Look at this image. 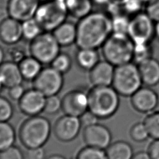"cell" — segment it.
<instances>
[{"mask_svg":"<svg viewBox=\"0 0 159 159\" xmlns=\"http://www.w3.org/2000/svg\"><path fill=\"white\" fill-rule=\"evenodd\" d=\"M34 88L46 97L58 94L64 84L63 75L53 67L43 68L38 76L32 81Z\"/></svg>","mask_w":159,"mask_h":159,"instance_id":"9c48e42d","label":"cell"},{"mask_svg":"<svg viewBox=\"0 0 159 159\" xmlns=\"http://www.w3.org/2000/svg\"><path fill=\"white\" fill-rule=\"evenodd\" d=\"M125 1V0H111V1H112V2H116V3L121 4V5L123 4V2H124Z\"/></svg>","mask_w":159,"mask_h":159,"instance_id":"c3c4849f","label":"cell"},{"mask_svg":"<svg viewBox=\"0 0 159 159\" xmlns=\"http://www.w3.org/2000/svg\"><path fill=\"white\" fill-rule=\"evenodd\" d=\"M144 4H145L141 0H125L122 6L125 14L132 16L142 12V9Z\"/></svg>","mask_w":159,"mask_h":159,"instance_id":"e575fe53","label":"cell"},{"mask_svg":"<svg viewBox=\"0 0 159 159\" xmlns=\"http://www.w3.org/2000/svg\"><path fill=\"white\" fill-rule=\"evenodd\" d=\"M155 38H157L159 40V21L155 22Z\"/></svg>","mask_w":159,"mask_h":159,"instance_id":"bcb514c9","label":"cell"},{"mask_svg":"<svg viewBox=\"0 0 159 159\" xmlns=\"http://www.w3.org/2000/svg\"><path fill=\"white\" fill-rule=\"evenodd\" d=\"M82 127L78 117L64 114L55 122L53 132L55 137L59 141L70 142L78 136Z\"/></svg>","mask_w":159,"mask_h":159,"instance_id":"8fae6325","label":"cell"},{"mask_svg":"<svg viewBox=\"0 0 159 159\" xmlns=\"http://www.w3.org/2000/svg\"><path fill=\"white\" fill-rule=\"evenodd\" d=\"M45 159H67L64 156L60 154H52L48 157H46Z\"/></svg>","mask_w":159,"mask_h":159,"instance_id":"ee69618b","label":"cell"},{"mask_svg":"<svg viewBox=\"0 0 159 159\" xmlns=\"http://www.w3.org/2000/svg\"><path fill=\"white\" fill-rule=\"evenodd\" d=\"M16 133L12 124L8 122H0V152L14 145Z\"/></svg>","mask_w":159,"mask_h":159,"instance_id":"d4e9b609","label":"cell"},{"mask_svg":"<svg viewBox=\"0 0 159 159\" xmlns=\"http://www.w3.org/2000/svg\"><path fill=\"white\" fill-rule=\"evenodd\" d=\"M15 45H12V47L9 50L8 55L11 59V61H14L16 63H19L27 55H26V52L23 47Z\"/></svg>","mask_w":159,"mask_h":159,"instance_id":"74e56055","label":"cell"},{"mask_svg":"<svg viewBox=\"0 0 159 159\" xmlns=\"http://www.w3.org/2000/svg\"><path fill=\"white\" fill-rule=\"evenodd\" d=\"M0 79L4 88L22 84L24 80L18 63L11 60L4 61L0 65Z\"/></svg>","mask_w":159,"mask_h":159,"instance_id":"d6986e66","label":"cell"},{"mask_svg":"<svg viewBox=\"0 0 159 159\" xmlns=\"http://www.w3.org/2000/svg\"><path fill=\"white\" fill-rule=\"evenodd\" d=\"M68 14L80 19L92 12V0H65Z\"/></svg>","mask_w":159,"mask_h":159,"instance_id":"cb8c5ba5","label":"cell"},{"mask_svg":"<svg viewBox=\"0 0 159 159\" xmlns=\"http://www.w3.org/2000/svg\"><path fill=\"white\" fill-rule=\"evenodd\" d=\"M46 96L35 88L26 89L18 101L20 112L28 117L40 115L43 112Z\"/></svg>","mask_w":159,"mask_h":159,"instance_id":"5bb4252c","label":"cell"},{"mask_svg":"<svg viewBox=\"0 0 159 159\" xmlns=\"http://www.w3.org/2000/svg\"><path fill=\"white\" fill-rule=\"evenodd\" d=\"M82 127H86L98 122L99 118L89 110L86 111L80 117Z\"/></svg>","mask_w":159,"mask_h":159,"instance_id":"ab89813d","label":"cell"},{"mask_svg":"<svg viewBox=\"0 0 159 159\" xmlns=\"http://www.w3.org/2000/svg\"><path fill=\"white\" fill-rule=\"evenodd\" d=\"M76 45L78 48H101L112 34L111 17L104 12H91L76 24Z\"/></svg>","mask_w":159,"mask_h":159,"instance_id":"6da1fadb","label":"cell"},{"mask_svg":"<svg viewBox=\"0 0 159 159\" xmlns=\"http://www.w3.org/2000/svg\"><path fill=\"white\" fill-rule=\"evenodd\" d=\"M25 159H45V150L42 147L27 149Z\"/></svg>","mask_w":159,"mask_h":159,"instance_id":"60d3db41","label":"cell"},{"mask_svg":"<svg viewBox=\"0 0 159 159\" xmlns=\"http://www.w3.org/2000/svg\"><path fill=\"white\" fill-rule=\"evenodd\" d=\"M150 137L152 139H159V110H155L147 114L143 120Z\"/></svg>","mask_w":159,"mask_h":159,"instance_id":"4316f807","label":"cell"},{"mask_svg":"<svg viewBox=\"0 0 159 159\" xmlns=\"http://www.w3.org/2000/svg\"><path fill=\"white\" fill-rule=\"evenodd\" d=\"M112 139L110 129L99 122L83 129V139L87 146L106 150L112 143Z\"/></svg>","mask_w":159,"mask_h":159,"instance_id":"4fadbf2b","label":"cell"},{"mask_svg":"<svg viewBox=\"0 0 159 159\" xmlns=\"http://www.w3.org/2000/svg\"><path fill=\"white\" fill-rule=\"evenodd\" d=\"M129 135L131 139L137 143L145 142L150 138L143 122H139L133 124L130 129Z\"/></svg>","mask_w":159,"mask_h":159,"instance_id":"4dcf8cb0","label":"cell"},{"mask_svg":"<svg viewBox=\"0 0 159 159\" xmlns=\"http://www.w3.org/2000/svg\"><path fill=\"white\" fill-rule=\"evenodd\" d=\"M155 22L145 12L131 16L128 35L134 44L152 43L155 34Z\"/></svg>","mask_w":159,"mask_h":159,"instance_id":"ba28073f","label":"cell"},{"mask_svg":"<svg viewBox=\"0 0 159 159\" xmlns=\"http://www.w3.org/2000/svg\"><path fill=\"white\" fill-rule=\"evenodd\" d=\"M0 159H25L22 150L16 145L0 152Z\"/></svg>","mask_w":159,"mask_h":159,"instance_id":"d590c367","label":"cell"},{"mask_svg":"<svg viewBox=\"0 0 159 159\" xmlns=\"http://www.w3.org/2000/svg\"><path fill=\"white\" fill-rule=\"evenodd\" d=\"M4 57H5V52L2 48L0 46V65L4 61Z\"/></svg>","mask_w":159,"mask_h":159,"instance_id":"7dc6e473","label":"cell"},{"mask_svg":"<svg viewBox=\"0 0 159 159\" xmlns=\"http://www.w3.org/2000/svg\"><path fill=\"white\" fill-rule=\"evenodd\" d=\"M51 132L52 125L48 119L40 115L30 116L21 124L19 138L26 149L42 147L48 142Z\"/></svg>","mask_w":159,"mask_h":159,"instance_id":"3957f363","label":"cell"},{"mask_svg":"<svg viewBox=\"0 0 159 159\" xmlns=\"http://www.w3.org/2000/svg\"><path fill=\"white\" fill-rule=\"evenodd\" d=\"M52 33L61 47H68L75 44L76 40V24L71 22L65 21Z\"/></svg>","mask_w":159,"mask_h":159,"instance_id":"ffe728a7","label":"cell"},{"mask_svg":"<svg viewBox=\"0 0 159 159\" xmlns=\"http://www.w3.org/2000/svg\"><path fill=\"white\" fill-rule=\"evenodd\" d=\"M43 31L34 17L22 22V37L29 42L38 37Z\"/></svg>","mask_w":159,"mask_h":159,"instance_id":"484cf974","label":"cell"},{"mask_svg":"<svg viewBox=\"0 0 159 159\" xmlns=\"http://www.w3.org/2000/svg\"><path fill=\"white\" fill-rule=\"evenodd\" d=\"M61 46L51 32H42L30 42L29 52L31 56L42 65H50L61 52Z\"/></svg>","mask_w":159,"mask_h":159,"instance_id":"52a82bcc","label":"cell"},{"mask_svg":"<svg viewBox=\"0 0 159 159\" xmlns=\"http://www.w3.org/2000/svg\"><path fill=\"white\" fill-rule=\"evenodd\" d=\"M14 107L11 101L0 96V122H8L13 116Z\"/></svg>","mask_w":159,"mask_h":159,"instance_id":"836d02e7","label":"cell"},{"mask_svg":"<svg viewBox=\"0 0 159 159\" xmlns=\"http://www.w3.org/2000/svg\"><path fill=\"white\" fill-rule=\"evenodd\" d=\"M26 89L22 84H19L8 88V96L9 98L15 101H19L25 93Z\"/></svg>","mask_w":159,"mask_h":159,"instance_id":"f35d334b","label":"cell"},{"mask_svg":"<svg viewBox=\"0 0 159 159\" xmlns=\"http://www.w3.org/2000/svg\"><path fill=\"white\" fill-rule=\"evenodd\" d=\"M62 101L58 94L46 97L43 112L48 115H55L61 110Z\"/></svg>","mask_w":159,"mask_h":159,"instance_id":"d6a6232c","label":"cell"},{"mask_svg":"<svg viewBox=\"0 0 159 159\" xmlns=\"http://www.w3.org/2000/svg\"><path fill=\"white\" fill-rule=\"evenodd\" d=\"M93 4L98 5H106L109 4L111 0H92Z\"/></svg>","mask_w":159,"mask_h":159,"instance_id":"f6af8a7d","label":"cell"},{"mask_svg":"<svg viewBox=\"0 0 159 159\" xmlns=\"http://www.w3.org/2000/svg\"><path fill=\"white\" fill-rule=\"evenodd\" d=\"M88 90L78 88L67 92L61 98L63 112L80 117L88 111L89 108Z\"/></svg>","mask_w":159,"mask_h":159,"instance_id":"30bf717a","label":"cell"},{"mask_svg":"<svg viewBox=\"0 0 159 159\" xmlns=\"http://www.w3.org/2000/svg\"><path fill=\"white\" fill-rule=\"evenodd\" d=\"M155 22L159 21V0H151L145 4V11Z\"/></svg>","mask_w":159,"mask_h":159,"instance_id":"8d00e7d4","label":"cell"},{"mask_svg":"<svg viewBox=\"0 0 159 159\" xmlns=\"http://www.w3.org/2000/svg\"><path fill=\"white\" fill-rule=\"evenodd\" d=\"M153 48L151 43L134 44L133 62L137 65L142 61L152 57Z\"/></svg>","mask_w":159,"mask_h":159,"instance_id":"1f68e13d","label":"cell"},{"mask_svg":"<svg viewBox=\"0 0 159 159\" xmlns=\"http://www.w3.org/2000/svg\"><path fill=\"white\" fill-rule=\"evenodd\" d=\"M147 152L152 159H159V139H152L148 146Z\"/></svg>","mask_w":159,"mask_h":159,"instance_id":"b9f144b4","label":"cell"},{"mask_svg":"<svg viewBox=\"0 0 159 159\" xmlns=\"http://www.w3.org/2000/svg\"><path fill=\"white\" fill-rule=\"evenodd\" d=\"M101 48L104 59L114 66L133 61L134 43L128 35L112 33Z\"/></svg>","mask_w":159,"mask_h":159,"instance_id":"277c9868","label":"cell"},{"mask_svg":"<svg viewBox=\"0 0 159 159\" xmlns=\"http://www.w3.org/2000/svg\"><path fill=\"white\" fill-rule=\"evenodd\" d=\"M22 22L7 16L0 21V41L7 45L17 44L22 39Z\"/></svg>","mask_w":159,"mask_h":159,"instance_id":"2e32d148","label":"cell"},{"mask_svg":"<svg viewBox=\"0 0 159 159\" xmlns=\"http://www.w3.org/2000/svg\"><path fill=\"white\" fill-rule=\"evenodd\" d=\"M143 84L153 87L159 84V61L150 57L137 64Z\"/></svg>","mask_w":159,"mask_h":159,"instance_id":"ac0fdd59","label":"cell"},{"mask_svg":"<svg viewBox=\"0 0 159 159\" xmlns=\"http://www.w3.org/2000/svg\"><path fill=\"white\" fill-rule=\"evenodd\" d=\"M18 65L23 79L29 81H33L43 68V65L31 55L25 57Z\"/></svg>","mask_w":159,"mask_h":159,"instance_id":"603a6c76","label":"cell"},{"mask_svg":"<svg viewBox=\"0 0 159 159\" xmlns=\"http://www.w3.org/2000/svg\"><path fill=\"white\" fill-rule=\"evenodd\" d=\"M130 98L134 110L142 114H147L155 111L159 103L158 93L147 86H141Z\"/></svg>","mask_w":159,"mask_h":159,"instance_id":"7c38bea8","label":"cell"},{"mask_svg":"<svg viewBox=\"0 0 159 159\" xmlns=\"http://www.w3.org/2000/svg\"><path fill=\"white\" fill-rule=\"evenodd\" d=\"M120 96L112 86H93L88 90V110L99 120L109 119L118 111Z\"/></svg>","mask_w":159,"mask_h":159,"instance_id":"7a4b0ae2","label":"cell"},{"mask_svg":"<svg viewBox=\"0 0 159 159\" xmlns=\"http://www.w3.org/2000/svg\"><path fill=\"white\" fill-rule=\"evenodd\" d=\"M115 66L107 61L100 60L89 71V80L91 84L97 86H111Z\"/></svg>","mask_w":159,"mask_h":159,"instance_id":"e0dca14e","label":"cell"},{"mask_svg":"<svg viewBox=\"0 0 159 159\" xmlns=\"http://www.w3.org/2000/svg\"><path fill=\"white\" fill-rule=\"evenodd\" d=\"M40 2H45V1H49V0H39Z\"/></svg>","mask_w":159,"mask_h":159,"instance_id":"816d5d0a","label":"cell"},{"mask_svg":"<svg viewBox=\"0 0 159 159\" xmlns=\"http://www.w3.org/2000/svg\"><path fill=\"white\" fill-rule=\"evenodd\" d=\"M73 64L70 55L65 52H60L52 61L50 66L63 75L67 73Z\"/></svg>","mask_w":159,"mask_h":159,"instance_id":"f1b7e54d","label":"cell"},{"mask_svg":"<svg viewBox=\"0 0 159 159\" xmlns=\"http://www.w3.org/2000/svg\"><path fill=\"white\" fill-rule=\"evenodd\" d=\"M75 61L81 70L89 71L99 61V55L96 49L78 48Z\"/></svg>","mask_w":159,"mask_h":159,"instance_id":"7402d4cb","label":"cell"},{"mask_svg":"<svg viewBox=\"0 0 159 159\" xmlns=\"http://www.w3.org/2000/svg\"><path fill=\"white\" fill-rule=\"evenodd\" d=\"M142 84L138 66L134 62L115 66L111 86L120 96L130 97Z\"/></svg>","mask_w":159,"mask_h":159,"instance_id":"5b68a950","label":"cell"},{"mask_svg":"<svg viewBox=\"0 0 159 159\" xmlns=\"http://www.w3.org/2000/svg\"><path fill=\"white\" fill-rule=\"evenodd\" d=\"M106 152L107 159H132L134 154L132 145L122 140L112 142Z\"/></svg>","mask_w":159,"mask_h":159,"instance_id":"44dd1931","label":"cell"},{"mask_svg":"<svg viewBox=\"0 0 159 159\" xmlns=\"http://www.w3.org/2000/svg\"><path fill=\"white\" fill-rule=\"evenodd\" d=\"M68 15L65 0H49L40 4L34 18L43 31L52 32L66 21Z\"/></svg>","mask_w":159,"mask_h":159,"instance_id":"8992f818","label":"cell"},{"mask_svg":"<svg viewBox=\"0 0 159 159\" xmlns=\"http://www.w3.org/2000/svg\"><path fill=\"white\" fill-rule=\"evenodd\" d=\"M39 5V0H8L6 7L7 15L23 22L34 17Z\"/></svg>","mask_w":159,"mask_h":159,"instance_id":"9a60e30c","label":"cell"},{"mask_svg":"<svg viewBox=\"0 0 159 159\" xmlns=\"http://www.w3.org/2000/svg\"><path fill=\"white\" fill-rule=\"evenodd\" d=\"M4 88V86H3L1 80V79H0V94H1V93L2 89V88Z\"/></svg>","mask_w":159,"mask_h":159,"instance_id":"681fc988","label":"cell"},{"mask_svg":"<svg viewBox=\"0 0 159 159\" xmlns=\"http://www.w3.org/2000/svg\"><path fill=\"white\" fill-rule=\"evenodd\" d=\"M141 1H142L145 4H146L147 2H149V1H151V0H141Z\"/></svg>","mask_w":159,"mask_h":159,"instance_id":"f907efd6","label":"cell"},{"mask_svg":"<svg viewBox=\"0 0 159 159\" xmlns=\"http://www.w3.org/2000/svg\"><path fill=\"white\" fill-rule=\"evenodd\" d=\"M76 159H107L106 150L86 145L78 152Z\"/></svg>","mask_w":159,"mask_h":159,"instance_id":"f546056e","label":"cell"},{"mask_svg":"<svg viewBox=\"0 0 159 159\" xmlns=\"http://www.w3.org/2000/svg\"><path fill=\"white\" fill-rule=\"evenodd\" d=\"M132 159H152L150 154L147 151H139L134 153Z\"/></svg>","mask_w":159,"mask_h":159,"instance_id":"7bdbcfd3","label":"cell"},{"mask_svg":"<svg viewBox=\"0 0 159 159\" xmlns=\"http://www.w3.org/2000/svg\"><path fill=\"white\" fill-rule=\"evenodd\" d=\"M130 17L125 13H120L111 17L112 33L128 35Z\"/></svg>","mask_w":159,"mask_h":159,"instance_id":"83f0119b","label":"cell"}]
</instances>
